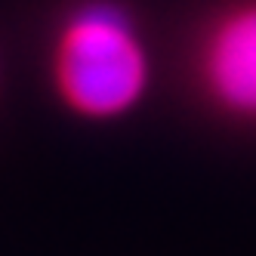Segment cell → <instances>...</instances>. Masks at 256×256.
<instances>
[{
	"label": "cell",
	"mask_w": 256,
	"mask_h": 256,
	"mask_svg": "<svg viewBox=\"0 0 256 256\" xmlns=\"http://www.w3.org/2000/svg\"><path fill=\"white\" fill-rule=\"evenodd\" d=\"M56 90L74 114L114 120L130 114L152 86V52L118 0H86L65 19L56 44Z\"/></svg>",
	"instance_id": "6da1fadb"
},
{
	"label": "cell",
	"mask_w": 256,
	"mask_h": 256,
	"mask_svg": "<svg viewBox=\"0 0 256 256\" xmlns=\"http://www.w3.org/2000/svg\"><path fill=\"white\" fill-rule=\"evenodd\" d=\"M194 74L216 112L256 124V0H228L207 19Z\"/></svg>",
	"instance_id": "7a4b0ae2"
}]
</instances>
